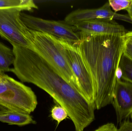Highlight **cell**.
<instances>
[{"label": "cell", "instance_id": "obj_23", "mask_svg": "<svg viewBox=\"0 0 132 131\" xmlns=\"http://www.w3.org/2000/svg\"><path fill=\"white\" fill-rule=\"evenodd\" d=\"M5 75V73L0 72V82L3 80V78H4Z\"/></svg>", "mask_w": 132, "mask_h": 131}, {"label": "cell", "instance_id": "obj_22", "mask_svg": "<svg viewBox=\"0 0 132 131\" xmlns=\"http://www.w3.org/2000/svg\"><path fill=\"white\" fill-rule=\"evenodd\" d=\"M126 10L128 12V15H129V17L132 21V0H131V4L130 6Z\"/></svg>", "mask_w": 132, "mask_h": 131}, {"label": "cell", "instance_id": "obj_11", "mask_svg": "<svg viewBox=\"0 0 132 131\" xmlns=\"http://www.w3.org/2000/svg\"><path fill=\"white\" fill-rule=\"evenodd\" d=\"M0 122L7 123L10 125L19 126L36 124V122L30 114L13 111L0 115Z\"/></svg>", "mask_w": 132, "mask_h": 131}, {"label": "cell", "instance_id": "obj_12", "mask_svg": "<svg viewBox=\"0 0 132 131\" xmlns=\"http://www.w3.org/2000/svg\"><path fill=\"white\" fill-rule=\"evenodd\" d=\"M15 56L13 52L0 42V72H10L11 65L14 64Z\"/></svg>", "mask_w": 132, "mask_h": 131}, {"label": "cell", "instance_id": "obj_19", "mask_svg": "<svg viewBox=\"0 0 132 131\" xmlns=\"http://www.w3.org/2000/svg\"><path fill=\"white\" fill-rule=\"evenodd\" d=\"M123 54L132 61V44L126 41Z\"/></svg>", "mask_w": 132, "mask_h": 131}, {"label": "cell", "instance_id": "obj_14", "mask_svg": "<svg viewBox=\"0 0 132 131\" xmlns=\"http://www.w3.org/2000/svg\"><path fill=\"white\" fill-rule=\"evenodd\" d=\"M117 77L132 84V61L123 54L119 62Z\"/></svg>", "mask_w": 132, "mask_h": 131}, {"label": "cell", "instance_id": "obj_10", "mask_svg": "<svg viewBox=\"0 0 132 131\" xmlns=\"http://www.w3.org/2000/svg\"><path fill=\"white\" fill-rule=\"evenodd\" d=\"M75 27L80 35H125L128 32L124 26L115 20L109 19H96L84 22Z\"/></svg>", "mask_w": 132, "mask_h": 131}, {"label": "cell", "instance_id": "obj_20", "mask_svg": "<svg viewBox=\"0 0 132 131\" xmlns=\"http://www.w3.org/2000/svg\"><path fill=\"white\" fill-rule=\"evenodd\" d=\"M126 41L132 44V31H128L124 35Z\"/></svg>", "mask_w": 132, "mask_h": 131}, {"label": "cell", "instance_id": "obj_24", "mask_svg": "<svg viewBox=\"0 0 132 131\" xmlns=\"http://www.w3.org/2000/svg\"><path fill=\"white\" fill-rule=\"evenodd\" d=\"M131 121H132V115H131Z\"/></svg>", "mask_w": 132, "mask_h": 131}, {"label": "cell", "instance_id": "obj_4", "mask_svg": "<svg viewBox=\"0 0 132 131\" xmlns=\"http://www.w3.org/2000/svg\"><path fill=\"white\" fill-rule=\"evenodd\" d=\"M0 105L12 111L30 114L38 101L31 88L5 74L0 82Z\"/></svg>", "mask_w": 132, "mask_h": 131}, {"label": "cell", "instance_id": "obj_15", "mask_svg": "<svg viewBox=\"0 0 132 131\" xmlns=\"http://www.w3.org/2000/svg\"><path fill=\"white\" fill-rule=\"evenodd\" d=\"M51 114L52 117L58 122V125L66 119L68 116V114L65 109L60 106L53 107L52 109Z\"/></svg>", "mask_w": 132, "mask_h": 131}, {"label": "cell", "instance_id": "obj_16", "mask_svg": "<svg viewBox=\"0 0 132 131\" xmlns=\"http://www.w3.org/2000/svg\"><path fill=\"white\" fill-rule=\"evenodd\" d=\"M111 8L116 13L129 7L131 0H109L108 1Z\"/></svg>", "mask_w": 132, "mask_h": 131}, {"label": "cell", "instance_id": "obj_18", "mask_svg": "<svg viewBox=\"0 0 132 131\" xmlns=\"http://www.w3.org/2000/svg\"><path fill=\"white\" fill-rule=\"evenodd\" d=\"M118 129L113 123H109L101 126L94 131H118Z\"/></svg>", "mask_w": 132, "mask_h": 131}, {"label": "cell", "instance_id": "obj_1", "mask_svg": "<svg viewBox=\"0 0 132 131\" xmlns=\"http://www.w3.org/2000/svg\"><path fill=\"white\" fill-rule=\"evenodd\" d=\"M12 46L15 60L10 72L22 82L33 84L47 92L65 109L75 131H84L94 120V105L34 50L16 45Z\"/></svg>", "mask_w": 132, "mask_h": 131}, {"label": "cell", "instance_id": "obj_8", "mask_svg": "<svg viewBox=\"0 0 132 131\" xmlns=\"http://www.w3.org/2000/svg\"><path fill=\"white\" fill-rule=\"evenodd\" d=\"M96 19L119 20L132 24V21L128 15L113 11L108 1L98 8L78 9L74 11L66 16L65 22L70 25L75 26L81 22Z\"/></svg>", "mask_w": 132, "mask_h": 131}, {"label": "cell", "instance_id": "obj_7", "mask_svg": "<svg viewBox=\"0 0 132 131\" xmlns=\"http://www.w3.org/2000/svg\"><path fill=\"white\" fill-rule=\"evenodd\" d=\"M20 18L30 30L50 35L60 40L78 45L80 35L75 26L65 22L45 20L21 12Z\"/></svg>", "mask_w": 132, "mask_h": 131}, {"label": "cell", "instance_id": "obj_9", "mask_svg": "<svg viewBox=\"0 0 132 131\" xmlns=\"http://www.w3.org/2000/svg\"><path fill=\"white\" fill-rule=\"evenodd\" d=\"M118 123L129 119L132 115V84L117 79L112 103Z\"/></svg>", "mask_w": 132, "mask_h": 131}, {"label": "cell", "instance_id": "obj_3", "mask_svg": "<svg viewBox=\"0 0 132 131\" xmlns=\"http://www.w3.org/2000/svg\"><path fill=\"white\" fill-rule=\"evenodd\" d=\"M32 31V49L42 57L68 83L79 92L75 77L66 59L59 40L45 33Z\"/></svg>", "mask_w": 132, "mask_h": 131}, {"label": "cell", "instance_id": "obj_17", "mask_svg": "<svg viewBox=\"0 0 132 131\" xmlns=\"http://www.w3.org/2000/svg\"><path fill=\"white\" fill-rule=\"evenodd\" d=\"M118 131H132V122L129 120V118L120 123Z\"/></svg>", "mask_w": 132, "mask_h": 131}, {"label": "cell", "instance_id": "obj_5", "mask_svg": "<svg viewBox=\"0 0 132 131\" xmlns=\"http://www.w3.org/2000/svg\"><path fill=\"white\" fill-rule=\"evenodd\" d=\"M22 11L17 8L0 9V36L12 45L32 49V31L21 19Z\"/></svg>", "mask_w": 132, "mask_h": 131}, {"label": "cell", "instance_id": "obj_2", "mask_svg": "<svg viewBox=\"0 0 132 131\" xmlns=\"http://www.w3.org/2000/svg\"><path fill=\"white\" fill-rule=\"evenodd\" d=\"M78 47L91 75L95 109L112 104L119 65L124 52V35H80Z\"/></svg>", "mask_w": 132, "mask_h": 131}, {"label": "cell", "instance_id": "obj_13", "mask_svg": "<svg viewBox=\"0 0 132 131\" xmlns=\"http://www.w3.org/2000/svg\"><path fill=\"white\" fill-rule=\"evenodd\" d=\"M17 8L22 11H31L38 7L31 0H0V9Z\"/></svg>", "mask_w": 132, "mask_h": 131}, {"label": "cell", "instance_id": "obj_6", "mask_svg": "<svg viewBox=\"0 0 132 131\" xmlns=\"http://www.w3.org/2000/svg\"><path fill=\"white\" fill-rule=\"evenodd\" d=\"M63 52L75 77L80 93L94 105V91L91 75L88 70L81 55L78 45L60 40Z\"/></svg>", "mask_w": 132, "mask_h": 131}, {"label": "cell", "instance_id": "obj_21", "mask_svg": "<svg viewBox=\"0 0 132 131\" xmlns=\"http://www.w3.org/2000/svg\"><path fill=\"white\" fill-rule=\"evenodd\" d=\"M11 111H12L0 105V115L4 114L8 112Z\"/></svg>", "mask_w": 132, "mask_h": 131}]
</instances>
